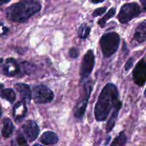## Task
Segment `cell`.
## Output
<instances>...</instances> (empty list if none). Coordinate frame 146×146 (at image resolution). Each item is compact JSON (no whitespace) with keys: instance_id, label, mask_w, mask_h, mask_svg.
Returning a JSON list of instances; mask_svg holds the SVG:
<instances>
[{"instance_id":"obj_1","label":"cell","mask_w":146,"mask_h":146,"mask_svg":"<svg viewBox=\"0 0 146 146\" xmlns=\"http://www.w3.org/2000/svg\"><path fill=\"white\" fill-rule=\"evenodd\" d=\"M120 102L118 91L113 84H106L100 94L94 109V115L97 121L106 120L111 109Z\"/></svg>"},{"instance_id":"obj_2","label":"cell","mask_w":146,"mask_h":146,"mask_svg":"<svg viewBox=\"0 0 146 146\" xmlns=\"http://www.w3.org/2000/svg\"><path fill=\"white\" fill-rule=\"evenodd\" d=\"M41 4L38 0H22L8 7L6 17L9 21L24 22L40 11Z\"/></svg>"},{"instance_id":"obj_3","label":"cell","mask_w":146,"mask_h":146,"mask_svg":"<svg viewBox=\"0 0 146 146\" xmlns=\"http://www.w3.org/2000/svg\"><path fill=\"white\" fill-rule=\"evenodd\" d=\"M94 86V82L91 80V81H88L86 83H85L83 86L81 96L78 98L76 105L74 109V116L78 119H81L85 114L88 100H89Z\"/></svg>"},{"instance_id":"obj_4","label":"cell","mask_w":146,"mask_h":146,"mask_svg":"<svg viewBox=\"0 0 146 146\" xmlns=\"http://www.w3.org/2000/svg\"><path fill=\"white\" fill-rule=\"evenodd\" d=\"M120 41V36L117 33L108 32L104 34L100 39V46L104 56L108 58L115 54L119 46Z\"/></svg>"},{"instance_id":"obj_5","label":"cell","mask_w":146,"mask_h":146,"mask_svg":"<svg viewBox=\"0 0 146 146\" xmlns=\"http://www.w3.org/2000/svg\"><path fill=\"white\" fill-rule=\"evenodd\" d=\"M54 93L48 87L44 85H36L32 88L31 98L36 104H45L52 101Z\"/></svg>"},{"instance_id":"obj_6","label":"cell","mask_w":146,"mask_h":146,"mask_svg":"<svg viewBox=\"0 0 146 146\" xmlns=\"http://www.w3.org/2000/svg\"><path fill=\"white\" fill-rule=\"evenodd\" d=\"M141 13V7L137 3H127L121 7L118 14V20L121 24L129 22Z\"/></svg>"},{"instance_id":"obj_7","label":"cell","mask_w":146,"mask_h":146,"mask_svg":"<svg viewBox=\"0 0 146 146\" xmlns=\"http://www.w3.org/2000/svg\"><path fill=\"white\" fill-rule=\"evenodd\" d=\"M95 65V56L92 50H88L83 58L82 64L80 68L81 81H84L88 78L92 72Z\"/></svg>"},{"instance_id":"obj_8","label":"cell","mask_w":146,"mask_h":146,"mask_svg":"<svg viewBox=\"0 0 146 146\" xmlns=\"http://www.w3.org/2000/svg\"><path fill=\"white\" fill-rule=\"evenodd\" d=\"M134 82L139 86H143L146 81V63L143 58L135 66L133 72Z\"/></svg>"},{"instance_id":"obj_9","label":"cell","mask_w":146,"mask_h":146,"mask_svg":"<svg viewBox=\"0 0 146 146\" xmlns=\"http://www.w3.org/2000/svg\"><path fill=\"white\" fill-rule=\"evenodd\" d=\"M22 129L26 135L27 141L33 142L35 141L39 134V128L34 121H27L22 125Z\"/></svg>"},{"instance_id":"obj_10","label":"cell","mask_w":146,"mask_h":146,"mask_svg":"<svg viewBox=\"0 0 146 146\" xmlns=\"http://www.w3.org/2000/svg\"><path fill=\"white\" fill-rule=\"evenodd\" d=\"M20 72V66L14 58H7L3 68V73L5 76L13 77L17 76Z\"/></svg>"},{"instance_id":"obj_11","label":"cell","mask_w":146,"mask_h":146,"mask_svg":"<svg viewBox=\"0 0 146 146\" xmlns=\"http://www.w3.org/2000/svg\"><path fill=\"white\" fill-rule=\"evenodd\" d=\"M17 91L19 93L20 96L22 98L23 101L29 102L31 99V91L29 86L23 83H17L14 85Z\"/></svg>"},{"instance_id":"obj_12","label":"cell","mask_w":146,"mask_h":146,"mask_svg":"<svg viewBox=\"0 0 146 146\" xmlns=\"http://www.w3.org/2000/svg\"><path fill=\"white\" fill-rule=\"evenodd\" d=\"M27 113V108L24 101L18 102L14 107L13 115L17 121H20L25 117Z\"/></svg>"},{"instance_id":"obj_13","label":"cell","mask_w":146,"mask_h":146,"mask_svg":"<svg viewBox=\"0 0 146 146\" xmlns=\"http://www.w3.org/2000/svg\"><path fill=\"white\" fill-rule=\"evenodd\" d=\"M40 141L44 145H55L58 143V137L56 133L52 131H46L41 135Z\"/></svg>"},{"instance_id":"obj_14","label":"cell","mask_w":146,"mask_h":146,"mask_svg":"<svg viewBox=\"0 0 146 146\" xmlns=\"http://www.w3.org/2000/svg\"><path fill=\"white\" fill-rule=\"evenodd\" d=\"M146 38V21L144 20L138 26L134 34L133 39L138 44L144 42Z\"/></svg>"},{"instance_id":"obj_15","label":"cell","mask_w":146,"mask_h":146,"mask_svg":"<svg viewBox=\"0 0 146 146\" xmlns=\"http://www.w3.org/2000/svg\"><path fill=\"white\" fill-rule=\"evenodd\" d=\"M121 106H122V103L120 101L113 108V112L112 115H111V118L108 120V123L106 125V132H110L111 131H112L113 127L115 126V122L117 121V118H118V113H119L120 109L121 108Z\"/></svg>"},{"instance_id":"obj_16","label":"cell","mask_w":146,"mask_h":146,"mask_svg":"<svg viewBox=\"0 0 146 146\" xmlns=\"http://www.w3.org/2000/svg\"><path fill=\"white\" fill-rule=\"evenodd\" d=\"M14 130V125L11 119L6 118L3 120L2 135L4 138H9L11 136Z\"/></svg>"},{"instance_id":"obj_17","label":"cell","mask_w":146,"mask_h":146,"mask_svg":"<svg viewBox=\"0 0 146 146\" xmlns=\"http://www.w3.org/2000/svg\"><path fill=\"white\" fill-rule=\"evenodd\" d=\"M0 96L1 98L9 101L10 103H13L16 99V94L11 88H2L0 92Z\"/></svg>"},{"instance_id":"obj_18","label":"cell","mask_w":146,"mask_h":146,"mask_svg":"<svg viewBox=\"0 0 146 146\" xmlns=\"http://www.w3.org/2000/svg\"><path fill=\"white\" fill-rule=\"evenodd\" d=\"M90 32H91V28L85 23L81 24L78 29V36L81 38L84 39L86 38L90 34Z\"/></svg>"},{"instance_id":"obj_19","label":"cell","mask_w":146,"mask_h":146,"mask_svg":"<svg viewBox=\"0 0 146 146\" xmlns=\"http://www.w3.org/2000/svg\"><path fill=\"white\" fill-rule=\"evenodd\" d=\"M115 11H115V8H114V7L110 9L109 11L107 12V14H106L103 18L99 19V21H98V25H99L101 28H104V27H105L107 21H108L110 19H111L112 17H114V15L115 14Z\"/></svg>"},{"instance_id":"obj_20","label":"cell","mask_w":146,"mask_h":146,"mask_svg":"<svg viewBox=\"0 0 146 146\" xmlns=\"http://www.w3.org/2000/svg\"><path fill=\"white\" fill-rule=\"evenodd\" d=\"M126 135H125V133L123 132H121L114 139V141L111 143V145H124L125 144V143H126Z\"/></svg>"},{"instance_id":"obj_21","label":"cell","mask_w":146,"mask_h":146,"mask_svg":"<svg viewBox=\"0 0 146 146\" xmlns=\"http://www.w3.org/2000/svg\"><path fill=\"white\" fill-rule=\"evenodd\" d=\"M106 9H107V7H106L96 9L95 11H94V12H93V14H92L93 17H98V16L102 15L103 14H104V13L106 12Z\"/></svg>"},{"instance_id":"obj_22","label":"cell","mask_w":146,"mask_h":146,"mask_svg":"<svg viewBox=\"0 0 146 146\" xmlns=\"http://www.w3.org/2000/svg\"><path fill=\"white\" fill-rule=\"evenodd\" d=\"M68 54H69L70 56L73 58H77L79 56V51L78 49H77L75 47H72L69 49L68 51Z\"/></svg>"},{"instance_id":"obj_23","label":"cell","mask_w":146,"mask_h":146,"mask_svg":"<svg viewBox=\"0 0 146 146\" xmlns=\"http://www.w3.org/2000/svg\"><path fill=\"white\" fill-rule=\"evenodd\" d=\"M17 143L19 145H28L27 142V139L23 135H19L17 138Z\"/></svg>"},{"instance_id":"obj_24","label":"cell","mask_w":146,"mask_h":146,"mask_svg":"<svg viewBox=\"0 0 146 146\" xmlns=\"http://www.w3.org/2000/svg\"><path fill=\"white\" fill-rule=\"evenodd\" d=\"M134 63V59L133 58H130L128 60V61L126 62L125 65V71H128L129 69H131L132 68V66H133Z\"/></svg>"},{"instance_id":"obj_25","label":"cell","mask_w":146,"mask_h":146,"mask_svg":"<svg viewBox=\"0 0 146 146\" xmlns=\"http://www.w3.org/2000/svg\"><path fill=\"white\" fill-rule=\"evenodd\" d=\"M9 29L6 27L2 23L0 22V35H4L8 31Z\"/></svg>"},{"instance_id":"obj_26","label":"cell","mask_w":146,"mask_h":146,"mask_svg":"<svg viewBox=\"0 0 146 146\" xmlns=\"http://www.w3.org/2000/svg\"><path fill=\"white\" fill-rule=\"evenodd\" d=\"M10 1H11V0H0V6L4 4H7V3L9 2Z\"/></svg>"},{"instance_id":"obj_27","label":"cell","mask_w":146,"mask_h":146,"mask_svg":"<svg viewBox=\"0 0 146 146\" xmlns=\"http://www.w3.org/2000/svg\"><path fill=\"white\" fill-rule=\"evenodd\" d=\"M105 1V0H91V2L94 3V4H98V3L103 2V1Z\"/></svg>"},{"instance_id":"obj_28","label":"cell","mask_w":146,"mask_h":146,"mask_svg":"<svg viewBox=\"0 0 146 146\" xmlns=\"http://www.w3.org/2000/svg\"><path fill=\"white\" fill-rule=\"evenodd\" d=\"M141 3H142L144 9H145V4H146V0H141Z\"/></svg>"},{"instance_id":"obj_29","label":"cell","mask_w":146,"mask_h":146,"mask_svg":"<svg viewBox=\"0 0 146 146\" xmlns=\"http://www.w3.org/2000/svg\"><path fill=\"white\" fill-rule=\"evenodd\" d=\"M3 88H4V84H0V92H1V89H2Z\"/></svg>"},{"instance_id":"obj_30","label":"cell","mask_w":146,"mask_h":146,"mask_svg":"<svg viewBox=\"0 0 146 146\" xmlns=\"http://www.w3.org/2000/svg\"><path fill=\"white\" fill-rule=\"evenodd\" d=\"M1 114H2V109H1V107L0 106V116L1 115Z\"/></svg>"},{"instance_id":"obj_31","label":"cell","mask_w":146,"mask_h":146,"mask_svg":"<svg viewBox=\"0 0 146 146\" xmlns=\"http://www.w3.org/2000/svg\"><path fill=\"white\" fill-rule=\"evenodd\" d=\"M2 61H3V59H2V58H0V63H1V62H2Z\"/></svg>"}]
</instances>
